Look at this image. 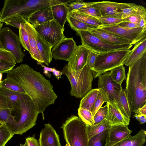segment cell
<instances>
[{
    "mask_svg": "<svg viewBox=\"0 0 146 146\" xmlns=\"http://www.w3.org/2000/svg\"><path fill=\"white\" fill-rule=\"evenodd\" d=\"M7 73L6 78L24 90L33 100L38 112L42 113L44 120L45 110L54 104L57 97L50 81L25 64L11 69Z\"/></svg>",
    "mask_w": 146,
    "mask_h": 146,
    "instance_id": "obj_1",
    "label": "cell"
},
{
    "mask_svg": "<svg viewBox=\"0 0 146 146\" xmlns=\"http://www.w3.org/2000/svg\"><path fill=\"white\" fill-rule=\"evenodd\" d=\"M125 89L132 113L146 104V53L129 66Z\"/></svg>",
    "mask_w": 146,
    "mask_h": 146,
    "instance_id": "obj_2",
    "label": "cell"
},
{
    "mask_svg": "<svg viewBox=\"0 0 146 146\" xmlns=\"http://www.w3.org/2000/svg\"><path fill=\"white\" fill-rule=\"evenodd\" d=\"M11 115L16 123L6 125L14 135H21L36 125L39 113L31 98L27 94L12 105Z\"/></svg>",
    "mask_w": 146,
    "mask_h": 146,
    "instance_id": "obj_3",
    "label": "cell"
},
{
    "mask_svg": "<svg viewBox=\"0 0 146 146\" xmlns=\"http://www.w3.org/2000/svg\"><path fill=\"white\" fill-rule=\"evenodd\" d=\"M61 72L70 82L71 88L70 94L71 96L82 98L92 89L93 74L86 65L82 69L73 72L68 70L66 65Z\"/></svg>",
    "mask_w": 146,
    "mask_h": 146,
    "instance_id": "obj_4",
    "label": "cell"
},
{
    "mask_svg": "<svg viewBox=\"0 0 146 146\" xmlns=\"http://www.w3.org/2000/svg\"><path fill=\"white\" fill-rule=\"evenodd\" d=\"M86 127L78 116L73 115L68 118L61 127L66 143L69 146H88Z\"/></svg>",
    "mask_w": 146,
    "mask_h": 146,
    "instance_id": "obj_5",
    "label": "cell"
},
{
    "mask_svg": "<svg viewBox=\"0 0 146 146\" xmlns=\"http://www.w3.org/2000/svg\"><path fill=\"white\" fill-rule=\"evenodd\" d=\"M130 50H117L98 54L94 67L91 70L93 78H95L101 74L124 64Z\"/></svg>",
    "mask_w": 146,
    "mask_h": 146,
    "instance_id": "obj_6",
    "label": "cell"
},
{
    "mask_svg": "<svg viewBox=\"0 0 146 146\" xmlns=\"http://www.w3.org/2000/svg\"><path fill=\"white\" fill-rule=\"evenodd\" d=\"M76 34L80 38L82 45L90 50L98 54L115 50L129 49L131 44L113 45L108 44L87 31H76Z\"/></svg>",
    "mask_w": 146,
    "mask_h": 146,
    "instance_id": "obj_7",
    "label": "cell"
},
{
    "mask_svg": "<svg viewBox=\"0 0 146 146\" xmlns=\"http://www.w3.org/2000/svg\"><path fill=\"white\" fill-rule=\"evenodd\" d=\"M0 41L2 48L12 54L16 63L23 61L25 54L22 50L18 36L8 27H4L0 31Z\"/></svg>",
    "mask_w": 146,
    "mask_h": 146,
    "instance_id": "obj_8",
    "label": "cell"
},
{
    "mask_svg": "<svg viewBox=\"0 0 146 146\" xmlns=\"http://www.w3.org/2000/svg\"><path fill=\"white\" fill-rule=\"evenodd\" d=\"M34 27L37 33L52 47L66 38L64 34V28L54 19Z\"/></svg>",
    "mask_w": 146,
    "mask_h": 146,
    "instance_id": "obj_9",
    "label": "cell"
},
{
    "mask_svg": "<svg viewBox=\"0 0 146 146\" xmlns=\"http://www.w3.org/2000/svg\"><path fill=\"white\" fill-rule=\"evenodd\" d=\"M98 28L129 41L132 45L146 38V29L140 27L128 29L122 28L116 25L111 26H101Z\"/></svg>",
    "mask_w": 146,
    "mask_h": 146,
    "instance_id": "obj_10",
    "label": "cell"
},
{
    "mask_svg": "<svg viewBox=\"0 0 146 146\" xmlns=\"http://www.w3.org/2000/svg\"><path fill=\"white\" fill-rule=\"evenodd\" d=\"M133 3H118L110 1L92 2L89 6L98 9L102 17L109 16L121 18L122 9L133 7Z\"/></svg>",
    "mask_w": 146,
    "mask_h": 146,
    "instance_id": "obj_11",
    "label": "cell"
},
{
    "mask_svg": "<svg viewBox=\"0 0 146 146\" xmlns=\"http://www.w3.org/2000/svg\"><path fill=\"white\" fill-rule=\"evenodd\" d=\"M77 46L72 37L66 38L53 47V57L55 60L68 61Z\"/></svg>",
    "mask_w": 146,
    "mask_h": 146,
    "instance_id": "obj_12",
    "label": "cell"
},
{
    "mask_svg": "<svg viewBox=\"0 0 146 146\" xmlns=\"http://www.w3.org/2000/svg\"><path fill=\"white\" fill-rule=\"evenodd\" d=\"M89 51L82 44L77 46L66 64L68 70L73 72L83 68L86 65Z\"/></svg>",
    "mask_w": 146,
    "mask_h": 146,
    "instance_id": "obj_13",
    "label": "cell"
},
{
    "mask_svg": "<svg viewBox=\"0 0 146 146\" xmlns=\"http://www.w3.org/2000/svg\"><path fill=\"white\" fill-rule=\"evenodd\" d=\"M106 104L108 107V112L106 119L112 126L129 125L130 119L123 114L114 100L106 102Z\"/></svg>",
    "mask_w": 146,
    "mask_h": 146,
    "instance_id": "obj_14",
    "label": "cell"
},
{
    "mask_svg": "<svg viewBox=\"0 0 146 146\" xmlns=\"http://www.w3.org/2000/svg\"><path fill=\"white\" fill-rule=\"evenodd\" d=\"M38 142L39 146H61L59 135L50 123L44 124Z\"/></svg>",
    "mask_w": 146,
    "mask_h": 146,
    "instance_id": "obj_15",
    "label": "cell"
},
{
    "mask_svg": "<svg viewBox=\"0 0 146 146\" xmlns=\"http://www.w3.org/2000/svg\"><path fill=\"white\" fill-rule=\"evenodd\" d=\"M132 131L127 125L112 126L109 128L106 146H113L131 135Z\"/></svg>",
    "mask_w": 146,
    "mask_h": 146,
    "instance_id": "obj_16",
    "label": "cell"
},
{
    "mask_svg": "<svg viewBox=\"0 0 146 146\" xmlns=\"http://www.w3.org/2000/svg\"><path fill=\"white\" fill-rule=\"evenodd\" d=\"M98 88H101L108 94L110 100L115 97L120 87L112 80L108 71L98 76Z\"/></svg>",
    "mask_w": 146,
    "mask_h": 146,
    "instance_id": "obj_17",
    "label": "cell"
},
{
    "mask_svg": "<svg viewBox=\"0 0 146 146\" xmlns=\"http://www.w3.org/2000/svg\"><path fill=\"white\" fill-rule=\"evenodd\" d=\"M25 27L29 36L30 47L29 52L31 57L37 61L38 64L44 63L37 48V32L36 30L32 24L27 21L25 24Z\"/></svg>",
    "mask_w": 146,
    "mask_h": 146,
    "instance_id": "obj_18",
    "label": "cell"
},
{
    "mask_svg": "<svg viewBox=\"0 0 146 146\" xmlns=\"http://www.w3.org/2000/svg\"><path fill=\"white\" fill-rule=\"evenodd\" d=\"M90 32L93 34L109 44L113 45L125 44H132L131 42L129 41L100 28L93 29Z\"/></svg>",
    "mask_w": 146,
    "mask_h": 146,
    "instance_id": "obj_19",
    "label": "cell"
},
{
    "mask_svg": "<svg viewBox=\"0 0 146 146\" xmlns=\"http://www.w3.org/2000/svg\"><path fill=\"white\" fill-rule=\"evenodd\" d=\"M54 5L50 7L54 19L64 28L67 21L69 11L64 0H54Z\"/></svg>",
    "mask_w": 146,
    "mask_h": 146,
    "instance_id": "obj_20",
    "label": "cell"
},
{
    "mask_svg": "<svg viewBox=\"0 0 146 146\" xmlns=\"http://www.w3.org/2000/svg\"><path fill=\"white\" fill-rule=\"evenodd\" d=\"M12 104L4 96L0 93V122L6 125L16 123L14 117L11 115Z\"/></svg>",
    "mask_w": 146,
    "mask_h": 146,
    "instance_id": "obj_21",
    "label": "cell"
},
{
    "mask_svg": "<svg viewBox=\"0 0 146 146\" xmlns=\"http://www.w3.org/2000/svg\"><path fill=\"white\" fill-rule=\"evenodd\" d=\"M125 60L124 64L127 66L133 65L146 53V38L136 42Z\"/></svg>",
    "mask_w": 146,
    "mask_h": 146,
    "instance_id": "obj_22",
    "label": "cell"
},
{
    "mask_svg": "<svg viewBox=\"0 0 146 146\" xmlns=\"http://www.w3.org/2000/svg\"><path fill=\"white\" fill-rule=\"evenodd\" d=\"M113 100L116 102L123 114L130 119L132 111L125 89L123 88L121 86Z\"/></svg>",
    "mask_w": 146,
    "mask_h": 146,
    "instance_id": "obj_23",
    "label": "cell"
},
{
    "mask_svg": "<svg viewBox=\"0 0 146 146\" xmlns=\"http://www.w3.org/2000/svg\"><path fill=\"white\" fill-rule=\"evenodd\" d=\"M53 19L50 7L35 12L29 17L27 21L35 27Z\"/></svg>",
    "mask_w": 146,
    "mask_h": 146,
    "instance_id": "obj_24",
    "label": "cell"
},
{
    "mask_svg": "<svg viewBox=\"0 0 146 146\" xmlns=\"http://www.w3.org/2000/svg\"><path fill=\"white\" fill-rule=\"evenodd\" d=\"M37 46L44 63L48 66L53 58L52 46L37 33Z\"/></svg>",
    "mask_w": 146,
    "mask_h": 146,
    "instance_id": "obj_25",
    "label": "cell"
},
{
    "mask_svg": "<svg viewBox=\"0 0 146 146\" xmlns=\"http://www.w3.org/2000/svg\"><path fill=\"white\" fill-rule=\"evenodd\" d=\"M145 130L141 129L134 136L130 135L113 146H142L146 139Z\"/></svg>",
    "mask_w": 146,
    "mask_h": 146,
    "instance_id": "obj_26",
    "label": "cell"
},
{
    "mask_svg": "<svg viewBox=\"0 0 146 146\" xmlns=\"http://www.w3.org/2000/svg\"><path fill=\"white\" fill-rule=\"evenodd\" d=\"M99 92L98 88L92 89L80 100L79 107L91 111Z\"/></svg>",
    "mask_w": 146,
    "mask_h": 146,
    "instance_id": "obj_27",
    "label": "cell"
},
{
    "mask_svg": "<svg viewBox=\"0 0 146 146\" xmlns=\"http://www.w3.org/2000/svg\"><path fill=\"white\" fill-rule=\"evenodd\" d=\"M111 126L109 121L106 119L95 125H87L86 131L89 139L96 135L110 128Z\"/></svg>",
    "mask_w": 146,
    "mask_h": 146,
    "instance_id": "obj_28",
    "label": "cell"
},
{
    "mask_svg": "<svg viewBox=\"0 0 146 146\" xmlns=\"http://www.w3.org/2000/svg\"><path fill=\"white\" fill-rule=\"evenodd\" d=\"M67 21L72 29L74 31H91L98 27L86 24L69 15L67 17Z\"/></svg>",
    "mask_w": 146,
    "mask_h": 146,
    "instance_id": "obj_29",
    "label": "cell"
},
{
    "mask_svg": "<svg viewBox=\"0 0 146 146\" xmlns=\"http://www.w3.org/2000/svg\"><path fill=\"white\" fill-rule=\"evenodd\" d=\"M110 75L113 81L121 86V84L126 77L124 65H121L110 71Z\"/></svg>",
    "mask_w": 146,
    "mask_h": 146,
    "instance_id": "obj_30",
    "label": "cell"
},
{
    "mask_svg": "<svg viewBox=\"0 0 146 146\" xmlns=\"http://www.w3.org/2000/svg\"><path fill=\"white\" fill-rule=\"evenodd\" d=\"M68 14L76 19L91 25L99 27L102 25L97 19L89 16L72 12H69Z\"/></svg>",
    "mask_w": 146,
    "mask_h": 146,
    "instance_id": "obj_31",
    "label": "cell"
},
{
    "mask_svg": "<svg viewBox=\"0 0 146 146\" xmlns=\"http://www.w3.org/2000/svg\"><path fill=\"white\" fill-rule=\"evenodd\" d=\"M109 129L96 135L89 139L88 146H106Z\"/></svg>",
    "mask_w": 146,
    "mask_h": 146,
    "instance_id": "obj_32",
    "label": "cell"
},
{
    "mask_svg": "<svg viewBox=\"0 0 146 146\" xmlns=\"http://www.w3.org/2000/svg\"><path fill=\"white\" fill-rule=\"evenodd\" d=\"M99 89V93L91 110L93 117L97 111L102 107L104 103L109 102L111 101L108 94L102 89L100 88Z\"/></svg>",
    "mask_w": 146,
    "mask_h": 146,
    "instance_id": "obj_33",
    "label": "cell"
},
{
    "mask_svg": "<svg viewBox=\"0 0 146 146\" xmlns=\"http://www.w3.org/2000/svg\"><path fill=\"white\" fill-rule=\"evenodd\" d=\"M0 93L5 96L11 102L12 105L22 98L26 94L2 88H0Z\"/></svg>",
    "mask_w": 146,
    "mask_h": 146,
    "instance_id": "obj_34",
    "label": "cell"
},
{
    "mask_svg": "<svg viewBox=\"0 0 146 146\" xmlns=\"http://www.w3.org/2000/svg\"><path fill=\"white\" fill-rule=\"evenodd\" d=\"M14 135L6 125L3 123L0 127V146H5Z\"/></svg>",
    "mask_w": 146,
    "mask_h": 146,
    "instance_id": "obj_35",
    "label": "cell"
},
{
    "mask_svg": "<svg viewBox=\"0 0 146 146\" xmlns=\"http://www.w3.org/2000/svg\"><path fill=\"white\" fill-rule=\"evenodd\" d=\"M78 110L79 117L84 123L88 125H94V117L91 111L80 107Z\"/></svg>",
    "mask_w": 146,
    "mask_h": 146,
    "instance_id": "obj_36",
    "label": "cell"
},
{
    "mask_svg": "<svg viewBox=\"0 0 146 146\" xmlns=\"http://www.w3.org/2000/svg\"><path fill=\"white\" fill-rule=\"evenodd\" d=\"M70 12L87 15L97 19L102 17L100 12L98 9L89 6L82 8L77 10Z\"/></svg>",
    "mask_w": 146,
    "mask_h": 146,
    "instance_id": "obj_37",
    "label": "cell"
},
{
    "mask_svg": "<svg viewBox=\"0 0 146 146\" xmlns=\"http://www.w3.org/2000/svg\"><path fill=\"white\" fill-rule=\"evenodd\" d=\"M102 24L101 26H111L117 25L122 22L125 21L121 18L113 17H101L98 19Z\"/></svg>",
    "mask_w": 146,
    "mask_h": 146,
    "instance_id": "obj_38",
    "label": "cell"
},
{
    "mask_svg": "<svg viewBox=\"0 0 146 146\" xmlns=\"http://www.w3.org/2000/svg\"><path fill=\"white\" fill-rule=\"evenodd\" d=\"M19 39L21 44L27 51L29 52L30 47L28 33L25 27V25L21 26L19 29Z\"/></svg>",
    "mask_w": 146,
    "mask_h": 146,
    "instance_id": "obj_39",
    "label": "cell"
},
{
    "mask_svg": "<svg viewBox=\"0 0 146 146\" xmlns=\"http://www.w3.org/2000/svg\"><path fill=\"white\" fill-rule=\"evenodd\" d=\"M27 20L21 16L15 17L10 18L4 23L6 25L13 26L18 29L21 26L24 25Z\"/></svg>",
    "mask_w": 146,
    "mask_h": 146,
    "instance_id": "obj_40",
    "label": "cell"
},
{
    "mask_svg": "<svg viewBox=\"0 0 146 146\" xmlns=\"http://www.w3.org/2000/svg\"><path fill=\"white\" fill-rule=\"evenodd\" d=\"M107 112L108 107L106 104L103 107H101L97 111L94 116V125L99 123L106 119Z\"/></svg>",
    "mask_w": 146,
    "mask_h": 146,
    "instance_id": "obj_41",
    "label": "cell"
},
{
    "mask_svg": "<svg viewBox=\"0 0 146 146\" xmlns=\"http://www.w3.org/2000/svg\"><path fill=\"white\" fill-rule=\"evenodd\" d=\"M1 84V88L17 92L26 93L25 91L21 88L6 78L2 81Z\"/></svg>",
    "mask_w": 146,
    "mask_h": 146,
    "instance_id": "obj_42",
    "label": "cell"
},
{
    "mask_svg": "<svg viewBox=\"0 0 146 146\" xmlns=\"http://www.w3.org/2000/svg\"><path fill=\"white\" fill-rule=\"evenodd\" d=\"M92 2H86L81 0H76L66 4L69 12L77 10L81 8L89 6Z\"/></svg>",
    "mask_w": 146,
    "mask_h": 146,
    "instance_id": "obj_43",
    "label": "cell"
},
{
    "mask_svg": "<svg viewBox=\"0 0 146 146\" xmlns=\"http://www.w3.org/2000/svg\"><path fill=\"white\" fill-rule=\"evenodd\" d=\"M16 64L15 63L0 60V73H7L13 68Z\"/></svg>",
    "mask_w": 146,
    "mask_h": 146,
    "instance_id": "obj_44",
    "label": "cell"
},
{
    "mask_svg": "<svg viewBox=\"0 0 146 146\" xmlns=\"http://www.w3.org/2000/svg\"><path fill=\"white\" fill-rule=\"evenodd\" d=\"M138 6V5H136L133 7L122 9L121 18L124 19L131 16L136 15Z\"/></svg>",
    "mask_w": 146,
    "mask_h": 146,
    "instance_id": "obj_45",
    "label": "cell"
},
{
    "mask_svg": "<svg viewBox=\"0 0 146 146\" xmlns=\"http://www.w3.org/2000/svg\"><path fill=\"white\" fill-rule=\"evenodd\" d=\"M0 60L16 63L15 60L11 52L1 48H0Z\"/></svg>",
    "mask_w": 146,
    "mask_h": 146,
    "instance_id": "obj_46",
    "label": "cell"
},
{
    "mask_svg": "<svg viewBox=\"0 0 146 146\" xmlns=\"http://www.w3.org/2000/svg\"><path fill=\"white\" fill-rule=\"evenodd\" d=\"M98 54L90 50L88 53L86 65L90 69L94 68L96 59Z\"/></svg>",
    "mask_w": 146,
    "mask_h": 146,
    "instance_id": "obj_47",
    "label": "cell"
},
{
    "mask_svg": "<svg viewBox=\"0 0 146 146\" xmlns=\"http://www.w3.org/2000/svg\"><path fill=\"white\" fill-rule=\"evenodd\" d=\"M118 26L122 28L130 29L139 27L138 24L127 21H124L120 23Z\"/></svg>",
    "mask_w": 146,
    "mask_h": 146,
    "instance_id": "obj_48",
    "label": "cell"
},
{
    "mask_svg": "<svg viewBox=\"0 0 146 146\" xmlns=\"http://www.w3.org/2000/svg\"><path fill=\"white\" fill-rule=\"evenodd\" d=\"M25 140L27 141L28 146H39L38 141L35 137V135L26 138Z\"/></svg>",
    "mask_w": 146,
    "mask_h": 146,
    "instance_id": "obj_49",
    "label": "cell"
},
{
    "mask_svg": "<svg viewBox=\"0 0 146 146\" xmlns=\"http://www.w3.org/2000/svg\"><path fill=\"white\" fill-rule=\"evenodd\" d=\"M136 14L140 16L141 19H146V9L143 6L138 5Z\"/></svg>",
    "mask_w": 146,
    "mask_h": 146,
    "instance_id": "obj_50",
    "label": "cell"
},
{
    "mask_svg": "<svg viewBox=\"0 0 146 146\" xmlns=\"http://www.w3.org/2000/svg\"><path fill=\"white\" fill-rule=\"evenodd\" d=\"M141 17L139 15L136 14L131 16L125 19V21H129L138 24L140 22Z\"/></svg>",
    "mask_w": 146,
    "mask_h": 146,
    "instance_id": "obj_51",
    "label": "cell"
},
{
    "mask_svg": "<svg viewBox=\"0 0 146 146\" xmlns=\"http://www.w3.org/2000/svg\"><path fill=\"white\" fill-rule=\"evenodd\" d=\"M133 117H135L141 124H143L146 122V115H145L135 114L133 115Z\"/></svg>",
    "mask_w": 146,
    "mask_h": 146,
    "instance_id": "obj_52",
    "label": "cell"
},
{
    "mask_svg": "<svg viewBox=\"0 0 146 146\" xmlns=\"http://www.w3.org/2000/svg\"><path fill=\"white\" fill-rule=\"evenodd\" d=\"M136 115H146V104L139 108L135 112Z\"/></svg>",
    "mask_w": 146,
    "mask_h": 146,
    "instance_id": "obj_53",
    "label": "cell"
},
{
    "mask_svg": "<svg viewBox=\"0 0 146 146\" xmlns=\"http://www.w3.org/2000/svg\"><path fill=\"white\" fill-rule=\"evenodd\" d=\"M52 72L53 75L58 80H59L61 78L63 74L61 72L57 70L55 68H53Z\"/></svg>",
    "mask_w": 146,
    "mask_h": 146,
    "instance_id": "obj_54",
    "label": "cell"
},
{
    "mask_svg": "<svg viewBox=\"0 0 146 146\" xmlns=\"http://www.w3.org/2000/svg\"><path fill=\"white\" fill-rule=\"evenodd\" d=\"M43 73L46 76L49 78H50L51 76V74L50 72L47 70H44Z\"/></svg>",
    "mask_w": 146,
    "mask_h": 146,
    "instance_id": "obj_55",
    "label": "cell"
},
{
    "mask_svg": "<svg viewBox=\"0 0 146 146\" xmlns=\"http://www.w3.org/2000/svg\"><path fill=\"white\" fill-rule=\"evenodd\" d=\"M19 146H28L27 143V141L25 140V141L24 144L20 143Z\"/></svg>",
    "mask_w": 146,
    "mask_h": 146,
    "instance_id": "obj_56",
    "label": "cell"
},
{
    "mask_svg": "<svg viewBox=\"0 0 146 146\" xmlns=\"http://www.w3.org/2000/svg\"><path fill=\"white\" fill-rule=\"evenodd\" d=\"M3 74L2 73H0V83H1L2 81V78Z\"/></svg>",
    "mask_w": 146,
    "mask_h": 146,
    "instance_id": "obj_57",
    "label": "cell"
},
{
    "mask_svg": "<svg viewBox=\"0 0 146 146\" xmlns=\"http://www.w3.org/2000/svg\"><path fill=\"white\" fill-rule=\"evenodd\" d=\"M3 24L2 23H0V31L2 29V28L3 26Z\"/></svg>",
    "mask_w": 146,
    "mask_h": 146,
    "instance_id": "obj_58",
    "label": "cell"
},
{
    "mask_svg": "<svg viewBox=\"0 0 146 146\" xmlns=\"http://www.w3.org/2000/svg\"><path fill=\"white\" fill-rule=\"evenodd\" d=\"M3 123H2V122H0V127L2 125V124Z\"/></svg>",
    "mask_w": 146,
    "mask_h": 146,
    "instance_id": "obj_59",
    "label": "cell"
},
{
    "mask_svg": "<svg viewBox=\"0 0 146 146\" xmlns=\"http://www.w3.org/2000/svg\"><path fill=\"white\" fill-rule=\"evenodd\" d=\"M0 48H2V46H1V44L0 41Z\"/></svg>",
    "mask_w": 146,
    "mask_h": 146,
    "instance_id": "obj_60",
    "label": "cell"
},
{
    "mask_svg": "<svg viewBox=\"0 0 146 146\" xmlns=\"http://www.w3.org/2000/svg\"><path fill=\"white\" fill-rule=\"evenodd\" d=\"M65 146H69L68 143H66V144Z\"/></svg>",
    "mask_w": 146,
    "mask_h": 146,
    "instance_id": "obj_61",
    "label": "cell"
},
{
    "mask_svg": "<svg viewBox=\"0 0 146 146\" xmlns=\"http://www.w3.org/2000/svg\"><path fill=\"white\" fill-rule=\"evenodd\" d=\"M1 88V83H0V88Z\"/></svg>",
    "mask_w": 146,
    "mask_h": 146,
    "instance_id": "obj_62",
    "label": "cell"
}]
</instances>
